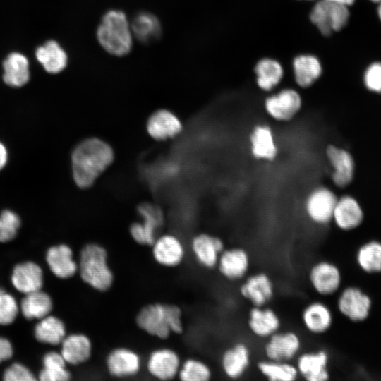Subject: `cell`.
<instances>
[{"label": "cell", "mask_w": 381, "mask_h": 381, "mask_svg": "<svg viewBox=\"0 0 381 381\" xmlns=\"http://www.w3.org/2000/svg\"><path fill=\"white\" fill-rule=\"evenodd\" d=\"M178 376L182 381H208L212 377V371L205 361L190 358L181 364Z\"/></svg>", "instance_id": "cell-39"}, {"label": "cell", "mask_w": 381, "mask_h": 381, "mask_svg": "<svg viewBox=\"0 0 381 381\" xmlns=\"http://www.w3.org/2000/svg\"><path fill=\"white\" fill-rule=\"evenodd\" d=\"M258 86L263 91L272 90L283 78L281 64L272 59H263L255 66Z\"/></svg>", "instance_id": "cell-37"}, {"label": "cell", "mask_w": 381, "mask_h": 381, "mask_svg": "<svg viewBox=\"0 0 381 381\" xmlns=\"http://www.w3.org/2000/svg\"><path fill=\"white\" fill-rule=\"evenodd\" d=\"M106 366L112 377L125 378L135 376L140 372L142 361L135 351L126 347H118L108 353Z\"/></svg>", "instance_id": "cell-20"}, {"label": "cell", "mask_w": 381, "mask_h": 381, "mask_svg": "<svg viewBox=\"0 0 381 381\" xmlns=\"http://www.w3.org/2000/svg\"><path fill=\"white\" fill-rule=\"evenodd\" d=\"M362 80L368 91L381 94V61H373L365 67Z\"/></svg>", "instance_id": "cell-41"}, {"label": "cell", "mask_w": 381, "mask_h": 381, "mask_svg": "<svg viewBox=\"0 0 381 381\" xmlns=\"http://www.w3.org/2000/svg\"><path fill=\"white\" fill-rule=\"evenodd\" d=\"M96 39L100 47L113 56L123 57L130 54L134 37L126 13L118 8L104 13L96 28Z\"/></svg>", "instance_id": "cell-2"}, {"label": "cell", "mask_w": 381, "mask_h": 381, "mask_svg": "<svg viewBox=\"0 0 381 381\" xmlns=\"http://www.w3.org/2000/svg\"><path fill=\"white\" fill-rule=\"evenodd\" d=\"M149 135L157 140H164L178 135L182 130L179 119L167 109L154 112L147 122Z\"/></svg>", "instance_id": "cell-27"}, {"label": "cell", "mask_w": 381, "mask_h": 381, "mask_svg": "<svg viewBox=\"0 0 381 381\" xmlns=\"http://www.w3.org/2000/svg\"><path fill=\"white\" fill-rule=\"evenodd\" d=\"M302 346L301 337L296 332L280 329L266 339L262 351L266 359L291 362L301 352Z\"/></svg>", "instance_id": "cell-7"}, {"label": "cell", "mask_w": 381, "mask_h": 381, "mask_svg": "<svg viewBox=\"0 0 381 381\" xmlns=\"http://www.w3.org/2000/svg\"><path fill=\"white\" fill-rule=\"evenodd\" d=\"M356 261L365 272H381V243L370 241L362 245L357 251Z\"/></svg>", "instance_id": "cell-38"}, {"label": "cell", "mask_w": 381, "mask_h": 381, "mask_svg": "<svg viewBox=\"0 0 381 381\" xmlns=\"http://www.w3.org/2000/svg\"><path fill=\"white\" fill-rule=\"evenodd\" d=\"M349 7L320 0L310 12V20L320 32L326 36L342 30L350 20Z\"/></svg>", "instance_id": "cell-5"}, {"label": "cell", "mask_w": 381, "mask_h": 381, "mask_svg": "<svg viewBox=\"0 0 381 381\" xmlns=\"http://www.w3.org/2000/svg\"><path fill=\"white\" fill-rule=\"evenodd\" d=\"M19 216L12 210H4L0 213V242L12 241L20 226Z\"/></svg>", "instance_id": "cell-40"}, {"label": "cell", "mask_w": 381, "mask_h": 381, "mask_svg": "<svg viewBox=\"0 0 381 381\" xmlns=\"http://www.w3.org/2000/svg\"><path fill=\"white\" fill-rule=\"evenodd\" d=\"M329 1H331L332 3H335L337 4L343 5L347 7H350L351 6L353 5L356 0H327Z\"/></svg>", "instance_id": "cell-46"}, {"label": "cell", "mask_w": 381, "mask_h": 381, "mask_svg": "<svg viewBox=\"0 0 381 381\" xmlns=\"http://www.w3.org/2000/svg\"><path fill=\"white\" fill-rule=\"evenodd\" d=\"M302 98L300 94L291 88H286L276 94L268 96L264 102L267 114L279 122L291 121L301 111Z\"/></svg>", "instance_id": "cell-10"}, {"label": "cell", "mask_w": 381, "mask_h": 381, "mask_svg": "<svg viewBox=\"0 0 381 381\" xmlns=\"http://www.w3.org/2000/svg\"><path fill=\"white\" fill-rule=\"evenodd\" d=\"M138 211L143 221L131 225V236L138 244L152 246L157 238V231L164 224L163 213L157 206L150 203L141 204Z\"/></svg>", "instance_id": "cell-12"}, {"label": "cell", "mask_w": 381, "mask_h": 381, "mask_svg": "<svg viewBox=\"0 0 381 381\" xmlns=\"http://www.w3.org/2000/svg\"><path fill=\"white\" fill-rule=\"evenodd\" d=\"M369 1L372 2V3H375V4H377L378 2H380L381 0H368Z\"/></svg>", "instance_id": "cell-48"}, {"label": "cell", "mask_w": 381, "mask_h": 381, "mask_svg": "<svg viewBox=\"0 0 381 381\" xmlns=\"http://www.w3.org/2000/svg\"><path fill=\"white\" fill-rule=\"evenodd\" d=\"M8 153L6 147L0 142V170L2 169L7 162Z\"/></svg>", "instance_id": "cell-45"}, {"label": "cell", "mask_w": 381, "mask_h": 381, "mask_svg": "<svg viewBox=\"0 0 381 381\" xmlns=\"http://www.w3.org/2000/svg\"><path fill=\"white\" fill-rule=\"evenodd\" d=\"M43 368L39 378L42 381H67L71 374L66 368V361L61 354L56 351L47 353L42 359Z\"/></svg>", "instance_id": "cell-36"}, {"label": "cell", "mask_w": 381, "mask_h": 381, "mask_svg": "<svg viewBox=\"0 0 381 381\" xmlns=\"http://www.w3.org/2000/svg\"><path fill=\"white\" fill-rule=\"evenodd\" d=\"M113 159V150L104 141L96 138L83 140L71 154L72 173L75 184L81 188H89Z\"/></svg>", "instance_id": "cell-1"}, {"label": "cell", "mask_w": 381, "mask_h": 381, "mask_svg": "<svg viewBox=\"0 0 381 381\" xmlns=\"http://www.w3.org/2000/svg\"><path fill=\"white\" fill-rule=\"evenodd\" d=\"M135 321L142 330L161 339L183 331L181 309L174 304H148L140 309Z\"/></svg>", "instance_id": "cell-3"}, {"label": "cell", "mask_w": 381, "mask_h": 381, "mask_svg": "<svg viewBox=\"0 0 381 381\" xmlns=\"http://www.w3.org/2000/svg\"><path fill=\"white\" fill-rule=\"evenodd\" d=\"M372 301L368 295L356 286H348L339 294L337 301L339 312L352 322H361L370 314Z\"/></svg>", "instance_id": "cell-13"}, {"label": "cell", "mask_w": 381, "mask_h": 381, "mask_svg": "<svg viewBox=\"0 0 381 381\" xmlns=\"http://www.w3.org/2000/svg\"><path fill=\"white\" fill-rule=\"evenodd\" d=\"M78 271L81 279L99 291H107L114 282V274L108 264L106 249L96 243L86 244L80 250Z\"/></svg>", "instance_id": "cell-4"}, {"label": "cell", "mask_w": 381, "mask_h": 381, "mask_svg": "<svg viewBox=\"0 0 381 381\" xmlns=\"http://www.w3.org/2000/svg\"><path fill=\"white\" fill-rule=\"evenodd\" d=\"M151 246L155 260L162 266L176 267L180 265L185 258L184 246L174 235L164 234L157 237Z\"/></svg>", "instance_id": "cell-22"}, {"label": "cell", "mask_w": 381, "mask_h": 381, "mask_svg": "<svg viewBox=\"0 0 381 381\" xmlns=\"http://www.w3.org/2000/svg\"><path fill=\"white\" fill-rule=\"evenodd\" d=\"M251 351L244 341H237L225 349L221 354L220 367L226 377L239 380L251 365Z\"/></svg>", "instance_id": "cell-16"}, {"label": "cell", "mask_w": 381, "mask_h": 381, "mask_svg": "<svg viewBox=\"0 0 381 381\" xmlns=\"http://www.w3.org/2000/svg\"><path fill=\"white\" fill-rule=\"evenodd\" d=\"M18 307L16 299L4 291L0 294V325H8L16 318Z\"/></svg>", "instance_id": "cell-42"}, {"label": "cell", "mask_w": 381, "mask_h": 381, "mask_svg": "<svg viewBox=\"0 0 381 381\" xmlns=\"http://www.w3.org/2000/svg\"><path fill=\"white\" fill-rule=\"evenodd\" d=\"M293 68L296 83L303 88L311 86L320 77L322 71L319 59L310 54L296 57Z\"/></svg>", "instance_id": "cell-30"}, {"label": "cell", "mask_w": 381, "mask_h": 381, "mask_svg": "<svg viewBox=\"0 0 381 381\" xmlns=\"http://www.w3.org/2000/svg\"><path fill=\"white\" fill-rule=\"evenodd\" d=\"M308 280L311 289L320 296H330L340 289L342 282L339 267L328 260L313 263L308 272Z\"/></svg>", "instance_id": "cell-8"}, {"label": "cell", "mask_w": 381, "mask_h": 381, "mask_svg": "<svg viewBox=\"0 0 381 381\" xmlns=\"http://www.w3.org/2000/svg\"><path fill=\"white\" fill-rule=\"evenodd\" d=\"M46 261L52 272L61 279H69L78 271V265L73 258V250L66 244L50 247L46 253Z\"/></svg>", "instance_id": "cell-25"}, {"label": "cell", "mask_w": 381, "mask_h": 381, "mask_svg": "<svg viewBox=\"0 0 381 381\" xmlns=\"http://www.w3.org/2000/svg\"><path fill=\"white\" fill-rule=\"evenodd\" d=\"M3 378L6 381H32L35 378L32 373L24 365L14 363L4 372Z\"/></svg>", "instance_id": "cell-43"}, {"label": "cell", "mask_w": 381, "mask_h": 381, "mask_svg": "<svg viewBox=\"0 0 381 381\" xmlns=\"http://www.w3.org/2000/svg\"><path fill=\"white\" fill-rule=\"evenodd\" d=\"M13 353V346L9 340L0 337V363L10 359Z\"/></svg>", "instance_id": "cell-44"}, {"label": "cell", "mask_w": 381, "mask_h": 381, "mask_svg": "<svg viewBox=\"0 0 381 381\" xmlns=\"http://www.w3.org/2000/svg\"><path fill=\"white\" fill-rule=\"evenodd\" d=\"M131 25L134 39L143 44L157 42L162 34L159 19L147 11L138 12L131 20Z\"/></svg>", "instance_id": "cell-29"}, {"label": "cell", "mask_w": 381, "mask_h": 381, "mask_svg": "<svg viewBox=\"0 0 381 381\" xmlns=\"http://www.w3.org/2000/svg\"><path fill=\"white\" fill-rule=\"evenodd\" d=\"M250 152L258 160L272 161L278 155V147L271 127L265 123L253 126L249 135Z\"/></svg>", "instance_id": "cell-24"}, {"label": "cell", "mask_w": 381, "mask_h": 381, "mask_svg": "<svg viewBox=\"0 0 381 381\" xmlns=\"http://www.w3.org/2000/svg\"><path fill=\"white\" fill-rule=\"evenodd\" d=\"M224 248L225 244L221 238L207 233L195 235L190 241V249L195 261L207 270L216 268Z\"/></svg>", "instance_id": "cell-17"}, {"label": "cell", "mask_w": 381, "mask_h": 381, "mask_svg": "<svg viewBox=\"0 0 381 381\" xmlns=\"http://www.w3.org/2000/svg\"><path fill=\"white\" fill-rule=\"evenodd\" d=\"M36 57L49 73L61 72L67 66L68 56L64 49L54 40L47 42L37 48Z\"/></svg>", "instance_id": "cell-32"}, {"label": "cell", "mask_w": 381, "mask_h": 381, "mask_svg": "<svg viewBox=\"0 0 381 381\" xmlns=\"http://www.w3.org/2000/svg\"><path fill=\"white\" fill-rule=\"evenodd\" d=\"M35 339L42 343L57 345L66 336L64 322L59 318L47 315L40 320L34 329Z\"/></svg>", "instance_id": "cell-34"}, {"label": "cell", "mask_w": 381, "mask_h": 381, "mask_svg": "<svg viewBox=\"0 0 381 381\" xmlns=\"http://www.w3.org/2000/svg\"><path fill=\"white\" fill-rule=\"evenodd\" d=\"M256 367L260 375L270 381H294L299 377L295 364L290 361L265 358L259 361Z\"/></svg>", "instance_id": "cell-35"}, {"label": "cell", "mask_w": 381, "mask_h": 381, "mask_svg": "<svg viewBox=\"0 0 381 381\" xmlns=\"http://www.w3.org/2000/svg\"><path fill=\"white\" fill-rule=\"evenodd\" d=\"M335 193L325 186L313 188L306 196L304 209L308 219L318 226H326L332 220L337 200Z\"/></svg>", "instance_id": "cell-6"}, {"label": "cell", "mask_w": 381, "mask_h": 381, "mask_svg": "<svg viewBox=\"0 0 381 381\" xmlns=\"http://www.w3.org/2000/svg\"><path fill=\"white\" fill-rule=\"evenodd\" d=\"M275 289L270 276L265 272L248 274L238 287V294L252 306H265L273 299Z\"/></svg>", "instance_id": "cell-9"}, {"label": "cell", "mask_w": 381, "mask_h": 381, "mask_svg": "<svg viewBox=\"0 0 381 381\" xmlns=\"http://www.w3.org/2000/svg\"><path fill=\"white\" fill-rule=\"evenodd\" d=\"M2 292H4V290L1 288H0V294Z\"/></svg>", "instance_id": "cell-49"}, {"label": "cell", "mask_w": 381, "mask_h": 381, "mask_svg": "<svg viewBox=\"0 0 381 381\" xmlns=\"http://www.w3.org/2000/svg\"><path fill=\"white\" fill-rule=\"evenodd\" d=\"M247 327L255 337L266 339L281 329L282 320L270 307L252 306L248 313Z\"/></svg>", "instance_id": "cell-18"}, {"label": "cell", "mask_w": 381, "mask_h": 381, "mask_svg": "<svg viewBox=\"0 0 381 381\" xmlns=\"http://www.w3.org/2000/svg\"><path fill=\"white\" fill-rule=\"evenodd\" d=\"M61 344V354L68 364H82L87 361L92 356V341L85 334L74 333L66 335Z\"/></svg>", "instance_id": "cell-28"}, {"label": "cell", "mask_w": 381, "mask_h": 381, "mask_svg": "<svg viewBox=\"0 0 381 381\" xmlns=\"http://www.w3.org/2000/svg\"><path fill=\"white\" fill-rule=\"evenodd\" d=\"M364 217L359 202L350 195L337 198L332 214L333 223L344 231L353 230L361 225Z\"/></svg>", "instance_id": "cell-23"}, {"label": "cell", "mask_w": 381, "mask_h": 381, "mask_svg": "<svg viewBox=\"0 0 381 381\" xmlns=\"http://www.w3.org/2000/svg\"><path fill=\"white\" fill-rule=\"evenodd\" d=\"M4 83L8 86L19 87L25 85L30 78L27 58L20 53H12L3 64Z\"/></svg>", "instance_id": "cell-31"}, {"label": "cell", "mask_w": 381, "mask_h": 381, "mask_svg": "<svg viewBox=\"0 0 381 381\" xmlns=\"http://www.w3.org/2000/svg\"><path fill=\"white\" fill-rule=\"evenodd\" d=\"M325 156L332 167L331 179L334 185L339 188L348 186L355 174L352 155L346 149L331 144L325 149Z\"/></svg>", "instance_id": "cell-15"}, {"label": "cell", "mask_w": 381, "mask_h": 381, "mask_svg": "<svg viewBox=\"0 0 381 381\" xmlns=\"http://www.w3.org/2000/svg\"><path fill=\"white\" fill-rule=\"evenodd\" d=\"M376 4H377L376 13H377L379 20L381 23V1Z\"/></svg>", "instance_id": "cell-47"}, {"label": "cell", "mask_w": 381, "mask_h": 381, "mask_svg": "<svg viewBox=\"0 0 381 381\" xmlns=\"http://www.w3.org/2000/svg\"><path fill=\"white\" fill-rule=\"evenodd\" d=\"M146 366L148 373L153 377L160 380H169L178 375L181 361L175 351L169 348H159L150 353Z\"/></svg>", "instance_id": "cell-21"}, {"label": "cell", "mask_w": 381, "mask_h": 381, "mask_svg": "<svg viewBox=\"0 0 381 381\" xmlns=\"http://www.w3.org/2000/svg\"><path fill=\"white\" fill-rule=\"evenodd\" d=\"M250 256L244 248H225L221 253L216 268L220 276L230 282L242 281L250 268Z\"/></svg>", "instance_id": "cell-11"}, {"label": "cell", "mask_w": 381, "mask_h": 381, "mask_svg": "<svg viewBox=\"0 0 381 381\" xmlns=\"http://www.w3.org/2000/svg\"><path fill=\"white\" fill-rule=\"evenodd\" d=\"M43 272L39 265L26 261L16 265L11 274L13 286L25 294L40 290L43 285Z\"/></svg>", "instance_id": "cell-26"}, {"label": "cell", "mask_w": 381, "mask_h": 381, "mask_svg": "<svg viewBox=\"0 0 381 381\" xmlns=\"http://www.w3.org/2000/svg\"><path fill=\"white\" fill-rule=\"evenodd\" d=\"M303 328L313 335H322L332 327L334 316L330 308L324 302L313 301L307 303L301 313Z\"/></svg>", "instance_id": "cell-19"}, {"label": "cell", "mask_w": 381, "mask_h": 381, "mask_svg": "<svg viewBox=\"0 0 381 381\" xmlns=\"http://www.w3.org/2000/svg\"><path fill=\"white\" fill-rule=\"evenodd\" d=\"M299 377L307 381H327L330 378L329 353L323 349L301 352L295 358Z\"/></svg>", "instance_id": "cell-14"}, {"label": "cell", "mask_w": 381, "mask_h": 381, "mask_svg": "<svg viewBox=\"0 0 381 381\" xmlns=\"http://www.w3.org/2000/svg\"><path fill=\"white\" fill-rule=\"evenodd\" d=\"M52 308V298L41 290L25 294L20 303L22 314L27 320H40L47 316Z\"/></svg>", "instance_id": "cell-33"}]
</instances>
